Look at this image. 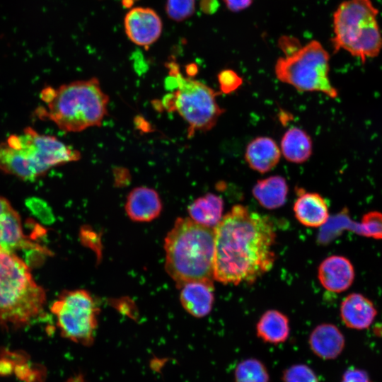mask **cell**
Segmentation results:
<instances>
[{
	"mask_svg": "<svg viewBox=\"0 0 382 382\" xmlns=\"http://www.w3.org/2000/svg\"><path fill=\"white\" fill-rule=\"evenodd\" d=\"M214 231V280L224 284L253 283L272 268L276 231L267 216L236 204Z\"/></svg>",
	"mask_w": 382,
	"mask_h": 382,
	"instance_id": "obj_1",
	"label": "cell"
},
{
	"mask_svg": "<svg viewBox=\"0 0 382 382\" xmlns=\"http://www.w3.org/2000/svg\"><path fill=\"white\" fill-rule=\"evenodd\" d=\"M234 382H269L270 375L266 366L255 358L239 362L234 370Z\"/></svg>",
	"mask_w": 382,
	"mask_h": 382,
	"instance_id": "obj_23",
	"label": "cell"
},
{
	"mask_svg": "<svg viewBox=\"0 0 382 382\" xmlns=\"http://www.w3.org/2000/svg\"><path fill=\"white\" fill-rule=\"evenodd\" d=\"M355 277L352 262L342 255H331L320 264L318 278L321 285L327 290L340 293L348 289Z\"/></svg>",
	"mask_w": 382,
	"mask_h": 382,
	"instance_id": "obj_12",
	"label": "cell"
},
{
	"mask_svg": "<svg viewBox=\"0 0 382 382\" xmlns=\"http://www.w3.org/2000/svg\"><path fill=\"white\" fill-rule=\"evenodd\" d=\"M378 13L371 0L342 2L333 14L335 51L342 50L361 62L376 57L382 48Z\"/></svg>",
	"mask_w": 382,
	"mask_h": 382,
	"instance_id": "obj_6",
	"label": "cell"
},
{
	"mask_svg": "<svg viewBox=\"0 0 382 382\" xmlns=\"http://www.w3.org/2000/svg\"><path fill=\"white\" fill-rule=\"evenodd\" d=\"M280 45L286 56L294 53L301 47L297 40L287 37L280 40Z\"/></svg>",
	"mask_w": 382,
	"mask_h": 382,
	"instance_id": "obj_30",
	"label": "cell"
},
{
	"mask_svg": "<svg viewBox=\"0 0 382 382\" xmlns=\"http://www.w3.org/2000/svg\"><path fill=\"white\" fill-rule=\"evenodd\" d=\"M219 2L217 0H201L200 8L207 14H212L217 11Z\"/></svg>",
	"mask_w": 382,
	"mask_h": 382,
	"instance_id": "obj_32",
	"label": "cell"
},
{
	"mask_svg": "<svg viewBox=\"0 0 382 382\" xmlns=\"http://www.w3.org/2000/svg\"><path fill=\"white\" fill-rule=\"evenodd\" d=\"M168 67L167 87L173 91L163 98V109L180 115L188 125L190 138L196 132L212 129L224 112L216 101L219 93L199 81L183 76L176 63L170 62Z\"/></svg>",
	"mask_w": 382,
	"mask_h": 382,
	"instance_id": "obj_5",
	"label": "cell"
},
{
	"mask_svg": "<svg viewBox=\"0 0 382 382\" xmlns=\"http://www.w3.org/2000/svg\"><path fill=\"white\" fill-rule=\"evenodd\" d=\"M25 205L41 221L48 224L54 221L52 211L44 200L37 197H30L25 200Z\"/></svg>",
	"mask_w": 382,
	"mask_h": 382,
	"instance_id": "obj_27",
	"label": "cell"
},
{
	"mask_svg": "<svg viewBox=\"0 0 382 382\" xmlns=\"http://www.w3.org/2000/svg\"><path fill=\"white\" fill-rule=\"evenodd\" d=\"M312 140L309 135L299 127L289 128L281 140V153L289 161L302 163L312 154Z\"/></svg>",
	"mask_w": 382,
	"mask_h": 382,
	"instance_id": "obj_22",
	"label": "cell"
},
{
	"mask_svg": "<svg viewBox=\"0 0 382 382\" xmlns=\"http://www.w3.org/2000/svg\"><path fill=\"white\" fill-rule=\"evenodd\" d=\"M46 301L27 264L0 246V323L22 326L37 317Z\"/></svg>",
	"mask_w": 382,
	"mask_h": 382,
	"instance_id": "obj_4",
	"label": "cell"
},
{
	"mask_svg": "<svg viewBox=\"0 0 382 382\" xmlns=\"http://www.w3.org/2000/svg\"><path fill=\"white\" fill-rule=\"evenodd\" d=\"M124 28L130 41L148 48L160 37L163 23L158 14L152 8L134 7L126 13Z\"/></svg>",
	"mask_w": 382,
	"mask_h": 382,
	"instance_id": "obj_10",
	"label": "cell"
},
{
	"mask_svg": "<svg viewBox=\"0 0 382 382\" xmlns=\"http://www.w3.org/2000/svg\"><path fill=\"white\" fill-rule=\"evenodd\" d=\"M226 7L231 11L236 12L249 7L253 0H223Z\"/></svg>",
	"mask_w": 382,
	"mask_h": 382,
	"instance_id": "obj_31",
	"label": "cell"
},
{
	"mask_svg": "<svg viewBox=\"0 0 382 382\" xmlns=\"http://www.w3.org/2000/svg\"><path fill=\"white\" fill-rule=\"evenodd\" d=\"M294 204V212L298 221L306 227L318 228L328 220L329 211L325 199L316 192L301 189Z\"/></svg>",
	"mask_w": 382,
	"mask_h": 382,
	"instance_id": "obj_15",
	"label": "cell"
},
{
	"mask_svg": "<svg viewBox=\"0 0 382 382\" xmlns=\"http://www.w3.org/2000/svg\"><path fill=\"white\" fill-rule=\"evenodd\" d=\"M41 98L47 109L37 110L40 117L48 118L66 132L98 127L108 113L109 97L94 77L71 81L57 88L46 87Z\"/></svg>",
	"mask_w": 382,
	"mask_h": 382,
	"instance_id": "obj_3",
	"label": "cell"
},
{
	"mask_svg": "<svg viewBox=\"0 0 382 382\" xmlns=\"http://www.w3.org/2000/svg\"><path fill=\"white\" fill-rule=\"evenodd\" d=\"M224 200L215 194L207 193L187 207L190 218L209 228H215L223 218Z\"/></svg>",
	"mask_w": 382,
	"mask_h": 382,
	"instance_id": "obj_20",
	"label": "cell"
},
{
	"mask_svg": "<svg viewBox=\"0 0 382 382\" xmlns=\"http://www.w3.org/2000/svg\"><path fill=\"white\" fill-rule=\"evenodd\" d=\"M342 382H371L366 371L358 369H349L343 374Z\"/></svg>",
	"mask_w": 382,
	"mask_h": 382,
	"instance_id": "obj_29",
	"label": "cell"
},
{
	"mask_svg": "<svg viewBox=\"0 0 382 382\" xmlns=\"http://www.w3.org/2000/svg\"><path fill=\"white\" fill-rule=\"evenodd\" d=\"M290 332L289 321L286 315L277 310L265 312L256 325L257 336L263 342L278 345L284 342Z\"/></svg>",
	"mask_w": 382,
	"mask_h": 382,
	"instance_id": "obj_21",
	"label": "cell"
},
{
	"mask_svg": "<svg viewBox=\"0 0 382 382\" xmlns=\"http://www.w3.org/2000/svg\"><path fill=\"white\" fill-rule=\"evenodd\" d=\"M214 284L191 282L180 289V301L184 309L195 318H203L211 312L214 302Z\"/></svg>",
	"mask_w": 382,
	"mask_h": 382,
	"instance_id": "obj_16",
	"label": "cell"
},
{
	"mask_svg": "<svg viewBox=\"0 0 382 382\" xmlns=\"http://www.w3.org/2000/svg\"><path fill=\"white\" fill-rule=\"evenodd\" d=\"M340 314L347 327L364 330L372 324L377 310L369 299L359 293H352L342 300Z\"/></svg>",
	"mask_w": 382,
	"mask_h": 382,
	"instance_id": "obj_14",
	"label": "cell"
},
{
	"mask_svg": "<svg viewBox=\"0 0 382 382\" xmlns=\"http://www.w3.org/2000/svg\"><path fill=\"white\" fill-rule=\"evenodd\" d=\"M0 246L15 252L35 249L43 252L38 244L31 242L24 234L21 220L10 202L0 196Z\"/></svg>",
	"mask_w": 382,
	"mask_h": 382,
	"instance_id": "obj_11",
	"label": "cell"
},
{
	"mask_svg": "<svg viewBox=\"0 0 382 382\" xmlns=\"http://www.w3.org/2000/svg\"><path fill=\"white\" fill-rule=\"evenodd\" d=\"M360 226L364 236L382 239V213L371 212L364 214Z\"/></svg>",
	"mask_w": 382,
	"mask_h": 382,
	"instance_id": "obj_26",
	"label": "cell"
},
{
	"mask_svg": "<svg viewBox=\"0 0 382 382\" xmlns=\"http://www.w3.org/2000/svg\"><path fill=\"white\" fill-rule=\"evenodd\" d=\"M125 208L131 220L149 222L161 214L162 202L155 190L144 186L137 187L129 193Z\"/></svg>",
	"mask_w": 382,
	"mask_h": 382,
	"instance_id": "obj_13",
	"label": "cell"
},
{
	"mask_svg": "<svg viewBox=\"0 0 382 382\" xmlns=\"http://www.w3.org/2000/svg\"><path fill=\"white\" fill-rule=\"evenodd\" d=\"M328 52L322 45L312 40L294 53L277 59L274 71L277 78L299 91L320 92L331 98L337 91L329 78Z\"/></svg>",
	"mask_w": 382,
	"mask_h": 382,
	"instance_id": "obj_7",
	"label": "cell"
},
{
	"mask_svg": "<svg viewBox=\"0 0 382 382\" xmlns=\"http://www.w3.org/2000/svg\"><path fill=\"white\" fill-rule=\"evenodd\" d=\"M281 154L277 143L272 138L258 137L248 144L245 158L251 169L265 173L277 165Z\"/></svg>",
	"mask_w": 382,
	"mask_h": 382,
	"instance_id": "obj_18",
	"label": "cell"
},
{
	"mask_svg": "<svg viewBox=\"0 0 382 382\" xmlns=\"http://www.w3.org/2000/svg\"><path fill=\"white\" fill-rule=\"evenodd\" d=\"M308 344L311 351L323 359L337 357L345 347V337L339 328L331 323H322L311 332Z\"/></svg>",
	"mask_w": 382,
	"mask_h": 382,
	"instance_id": "obj_17",
	"label": "cell"
},
{
	"mask_svg": "<svg viewBox=\"0 0 382 382\" xmlns=\"http://www.w3.org/2000/svg\"><path fill=\"white\" fill-rule=\"evenodd\" d=\"M283 382H318L315 372L307 365L294 364L286 369L282 374Z\"/></svg>",
	"mask_w": 382,
	"mask_h": 382,
	"instance_id": "obj_25",
	"label": "cell"
},
{
	"mask_svg": "<svg viewBox=\"0 0 382 382\" xmlns=\"http://www.w3.org/2000/svg\"><path fill=\"white\" fill-rule=\"evenodd\" d=\"M195 0H167L166 13L175 21H182L190 17L195 12Z\"/></svg>",
	"mask_w": 382,
	"mask_h": 382,
	"instance_id": "obj_24",
	"label": "cell"
},
{
	"mask_svg": "<svg viewBox=\"0 0 382 382\" xmlns=\"http://www.w3.org/2000/svg\"><path fill=\"white\" fill-rule=\"evenodd\" d=\"M18 150L28 163L35 179L44 175L52 167L80 159L79 151L54 136L40 134L31 127L23 134L11 135L6 141Z\"/></svg>",
	"mask_w": 382,
	"mask_h": 382,
	"instance_id": "obj_9",
	"label": "cell"
},
{
	"mask_svg": "<svg viewBox=\"0 0 382 382\" xmlns=\"http://www.w3.org/2000/svg\"><path fill=\"white\" fill-rule=\"evenodd\" d=\"M164 250L166 270L177 288L191 282L214 284V228L179 217L165 238Z\"/></svg>",
	"mask_w": 382,
	"mask_h": 382,
	"instance_id": "obj_2",
	"label": "cell"
},
{
	"mask_svg": "<svg viewBox=\"0 0 382 382\" xmlns=\"http://www.w3.org/2000/svg\"><path fill=\"white\" fill-rule=\"evenodd\" d=\"M61 335L83 346H91L98 327L99 308L85 289L66 290L51 306Z\"/></svg>",
	"mask_w": 382,
	"mask_h": 382,
	"instance_id": "obj_8",
	"label": "cell"
},
{
	"mask_svg": "<svg viewBox=\"0 0 382 382\" xmlns=\"http://www.w3.org/2000/svg\"><path fill=\"white\" fill-rule=\"evenodd\" d=\"M218 81L221 91L229 93L241 86L242 79L233 70L225 69L218 74Z\"/></svg>",
	"mask_w": 382,
	"mask_h": 382,
	"instance_id": "obj_28",
	"label": "cell"
},
{
	"mask_svg": "<svg viewBox=\"0 0 382 382\" xmlns=\"http://www.w3.org/2000/svg\"><path fill=\"white\" fill-rule=\"evenodd\" d=\"M66 382H84V378L81 374H76L69 378Z\"/></svg>",
	"mask_w": 382,
	"mask_h": 382,
	"instance_id": "obj_33",
	"label": "cell"
},
{
	"mask_svg": "<svg viewBox=\"0 0 382 382\" xmlns=\"http://www.w3.org/2000/svg\"><path fill=\"white\" fill-rule=\"evenodd\" d=\"M289 187L286 180L280 175H273L257 180L252 194L257 202L267 209L281 207L286 202Z\"/></svg>",
	"mask_w": 382,
	"mask_h": 382,
	"instance_id": "obj_19",
	"label": "cell"
}]
</instances>
